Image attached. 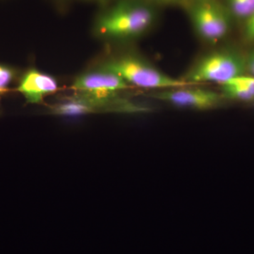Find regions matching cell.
I'll return each mask as SVG.
<instances>
[{
	"label": "cell",
	"instance_id": "obj_1",
	"mask_svg": "<svg viewBox=\"0 0 254 254\" xmlns=\"http://www.w3.org/2000/svg\"><path fill=\"white\" fill-rule=\"evenodd\" d=\"M154 11L148 5L123 0L97 18L95 36L112 42L134 41L144 36L155 22Z\"/></svg>",
	"mask_w": 254,
	"mask_h": 254
},
{
	"label": "cell",
	"instance_id": "obj_2",
	"mask_svg": "<svg viewBox=\"0 0 254 254\" xmlns=\"http://www.w3.org/2000/svg\"><path fill=\"white\" fill-rule=\"evenodd\" d=\"M99 67L118 75L131 87L161 91L193 85L182 78L169 76L135 54H124L110 58Z\"/></svg>",
	"mask_w": 254,
	"mask_h": 254
},
{
	"label": "cell",
	"instance_id": "obj_3",
	"mask_svg": "<svg viewBox=\"0 0 254 254\" xmlns=\"http://www.w3.org/2000/svg\"><path fill=\"white\" fill-rule=\"evenodd\" d=\"M246 70V58L232 50H218L199 58L182 79L193 85L215 83L221 86L245 74Z\"/></svg>",
	"mask_w": 254,
	"mask_h": 254
},
{
	"label": "cell",
	"instance_id": "obj_4",
	"mask_svg": "<svg viewBox=\"0 0 254 254\" xmlns=\"http://www.w3.org/2000/svg\"><path fill=\"white\" fill-rule=\"evenodd\" d=\"M190 21L200 39L210 45L220 43L230 30V16L213 0H199L190 10Z\"/></svg>",
	"mask_w": 254,
	"mask_h": 254
},
{
	"label": "cell",
	"instance_id": "obj_5",
	"mask_svg": "<svg viewBox=\"0 0 254 254\" xmlns=\"http://www.w3.org/2000/svg\"><path fill=\"white\" fill-rule=\"evenodd\" d=\"M152 97L178 108L198 110L216 108L223 99L220 93L196 85L157 91Z\"/></svg>",
	"mask_w": 254,
	"mask_h": 254
},
{
	"label": "cell",
	"instance_id": "obj_6",
	"mask_svg": "<svg viewBox=\"0 0 254 254\" xmlns=\"http://www.w3.org/2000/svg\"><path fill=\"white\" fill-rule=\"evenodd\" d=\"M131 86L111 71L98 67L75 78L71 89L97 98H113Z\"/></svg>",
	"mask_w": 254,
	"mask_h": 254
},
{
	"label": "cell",
	"instance_id": "obj_7",
	"mask_svg": "<svg viewBox=\"0 0 254 254\" xmlns=\"http://www.w3.org/2000/svg\"><path fill=\"white\" fill-rule=\"evenodd\" d=\"M17 90L28 103L39 104L58 91V83L51 75L32 68L23 75Z\"/></svg>",
	"mask_w": 254,
	"mask_h": 254
},
{
	"label": "cell",
	"instance_id": "obj_8",
	"mask_svg": "<svg viewBox=\"0 0 254 254\" xmlns=\"http://www.w3.org/2000/svg\"><path fill=\"white\" fill-rule=\"evenodd\" d=\"M232 14L240 18H247L254 11V0H227Z\"/></svg>",
	"mask_w": 254,
	"mask_h": 254
},
{
	"label": "cell",
	"instance_id": "obj_9",
	"mask_svg": "<svg viewBox=\"0 0 254 254\" xmlns=\"http://www.w3.org/2000/svg\"><path fill=\"white\" fill-rule=\"evenodd\" d=\"M14 78V72L11 68L0 65V91H4L5 88L11 83Z\"/></svg>",
	"mask_w": 254,
	"mask_h": 254
},
{
	"label": "cell",
	"instance_id": "obj_10",
	"mask_svg": "<svg viewBox=\"0 0 254 254\" xmlns=\"http://www.w3.org/2000/svg\"><path fill=\"white\" fill-rule=\"evenodd\" d=\"M245 36L247 41L254 42V11L246 18Z\"/></svg>",
	"mask_w": 254,
	"mask_h": 254
},
{
	"label": "cell",
	"instance_id": "obj_11",
	"mask_svg": "<svg viewBox=\"0 0 254 254\" xmlns=\"http://www.w3.org/2000/svg\"><path fill=\"white\" fill-rule=\"evenodd\" d=\"M246 66L247 70L254 76V50L251 51L249 55L246 57Z\"/></svg>",
	"mask_w": 254,
	"mask_h": 254
},
{
	"label": "cell",
	"instance_id": "obj_12",
	"mask_svg": "<svg viewBox=\"0 0 254 254\" xmlns=\"http://www.w3.org/2000/svg\"><path fill=\"white\" fill-rule=\"evenodd\" d=\"M153 1H162V2H168V1H177V0H153Z\"/></svg>",
	"mask_w": 254,
	"mask_h": 254
},
{
	"label": "cell",
	"instance_id": "obj_13",
	"mask_svg": "<svg viewBox=\"0 0 254 254\" xmlns=\"http://www.w3.org/2000/svg\"><path fill=\"white\" fill-rule=\"evenodd\" d=\"M1 91H0V93H1Z\"/></svg>",
	"mask_w": 254,
	"mask_h": 254
}]
</instances>
